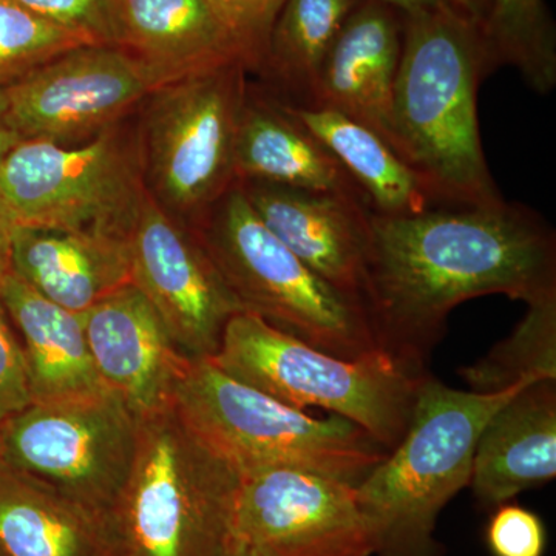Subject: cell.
Instances as JSON below:
<instances>
[{
    "label": "cell",
    "instance_id": "obj_1",
    "mask_svg": "<svg viewBox=\"0 0 556 556\" xmlns=\"http://www.w3.org/2000/svg\"><path fill=\"white\" fill-rule=\"evenodd\" d=\"M554 292L555 232L525 204L369 211L361 303L378 345L417 368L460 303L490 294L530 303Z\"/></svg>",
    "mask_w": 556,
    "mask_h": 556
},
{
    "label": "cell",
    "instance_id": "obj_2",
    "mask_svg": "<svg viewBox=\"0 0 556 556\" xmlns=\"http://www.w3.org/2000/svg\"><path fill=\"white\" fill-rule=\"evenodd\" d=\"M492 70L478 25L448 3L404 16L393 94L394 149L439 206L504 200L479 134V84Z\"/></svg>",
    "mask_w": 556,
    "mask_h": 556
},
{
    "label": "cell",
    "instance_id": "obj_3",
    "mask_svg": "<svg viewBox=\"0 0 556 556\" xmlns=\"http://www.w3.org/2000/svg\"><path fill=\"white\" fill-rule=\"evenodd\" d=\"M538 378L497 393L460 391L424 376L401 442L357 485L380 556H438L434 526L442 508L470 484L482 428Z\"/></svg>",
    "mask_w": 556,
    "mask_h": 556
},
{
    "label": "cell",
    "instance_id": "obj_4",
    "mask_svg": "<svg viewBox=\"0 0 556 556\" xmlns=\"http://www.w3.org/2000/svg\"><path fill=\"white\" fill-rule=\"evenodd\" d=\"M172 405L240 478L294 468L357 486L388 455L351 420L308 416L230 378L207 357L186 361Z\"/></svg>",
    "mask_w": 556,
    "mask_h": 556
},
{
    "label": "cell",
    "instance_id": "obj_5",
    "mask_svg": "<svg viewBox=\"0 0 556 556\" xmlns=\"http://www.w3.org/2000/svg\"><path fill=\"white\" fill-rule=\"evenodd\" d=\"M207 358L281 404L351 420L388 452L404 438L427 375L382 348L357 358L332 356L249 311L229 318L218 350Z\"/></svg>",
    "mask_w": 556,
    "mask_h": 556
},
{
    "label": "cell",
    "instance_id": "obj_6",
    "mask_svg": "<svg viewBox=\"0 0 556 556\" xmlns=\"http://www.w3.org/2000/svg\"><path fill=\"white\" fill-rule=\"evenodd\" d=\"M240 479L174 405L141 417L130 475L110 511L119 556H225Z\"/></svg>",
    "mask_w": 556,
    "mask_h": 556
},
{
    "label": "cell",
    "instance_id": "obj_7",
    "mask_svg": "<svg viewBox=\"0 0 556 556\" xmlns=\"http://www.w3.org/2000/svg\"><path fill=\"white\" fill-rule=\"evenodd\" d=\"M199 225L200 240L244 311L336 357L380 350L362 303L289 251L239 182L201 215Z\"/></svg>",
    "mask_w": 556,
    "mask_h": 556
},
{
    "label": "cell",
    "instance_id": "obj_8",
    "mask_svg": "<svg viewBox=\"0 0 556 556\" xmlns=\"http://www.w3.org/2000/svg\"><path fill=\"white\" fill-rule=\"evenodd\" d=\"M146 193L139 160L113 127L73 149L22 139L0 163V199L22 228L129 239Z\"/></svg>",
    "mask_w": 556,
    "mask_h": 556
},
{
    "label": "cell",
    "instance_id": "obj_9",
    "mask_svg": "<svg viewBox=\"0 0 556 556\" xmlns=\"http://www.w3.org/2000/svg\"><path fill=\"white\" fill-rule=\"evenodd\" d=\"M247 70L243 62H232L150 94L142 163L161 206L200 219L236 185Z\"/></svg>",
    "mask_w": 556,
    "mask_h": 556
},
{
    "label": "cell",
    "instance_id": "obj_10",
    "mask_svg": "<svg viewBox=\"0 0 556 556\" xmlns=\"http://www.w3.org/2000/svg\"><path fill=\"white\" fill-rule=\"evenodd\" d=\"M139 417L118 394L35 404L0 424V459L110 514L130 475Z\"/></svg>",
    "mask_w": 556,
    "mask_h": 556
},
{
    "label": "cell",
    "instance_id": "obj_11",
    "mask_svg": "<svg viewBox=\"0 0 556 556\" xmlns=\"http://www.w3.org/2000/svg\"><path fill=\"white\" fill-rule=\"evenodd\" d=\"M166 86L116 46H84L5 87L9 123L21 139L73 141L100 134Z\"/></svg>",
    "mask_w": 556,
    "mask_h": 556
},
{
    "label": "cell",
    "instance_id": "obj_12",
    "mask_svg": "<svg viewBox=\"0 0 556 556\" xmlns=\"http://www.w3.org/2000/svg\"><path fill=\"white\" fill-rule=\"evenodd\" d=\"M131 285L159 313L186 357L214 356L223 329L244 311L199 233L146 193L129 233Z\"/></svg>",
    "mask_w": 556,
    "mask_h": 556
},
{
    "label": "cell",
    "instance_id": "obj_13",
    "mask_svg": "<svg viewBox=\"0 0 556 556\" xmlns=\"http://www.w3.org/2000/svg\"><path fill=\"white\" fill-rule=\"evenodd\" d=\"M230 540L278 556L375 554L357 486L294 468L240 479Z\"/></svg>",
    "mask_w": 556,
    "mask_h": 556
},
{
    "label": "cell",
    "instance_id": "obj_14",
    "mask_svg": "<svg viewBox=\"0 0 556 556\" xmlns=\"http://www.w3.org/2000/svg\"><path fill=\"white\" fill-rule=\"evenodd\" d=\"M83 321L94 367L139 419L172 404L189 357L134 285L91 306Z\"/></svg>",
    "mask_w": 556,
    "mask_h": 556
},
{
    "label": "cell",
    "instance_id": "obj_15",
    "mask_svg": "<svg viewBox=\"0 0 556 556\" xmlns=\"http://www.w3.org/2000/svg\"><path fill=\"white\" fill-rule=\"evenodd\" d=\"M266 228L314 273L361 302L369 204L328 193L237 181Z\"/></svg>",
    "mask_w": 556,
    "mask_h": 556
},
{
    "label": "cell",
    "instance_id": "obj_16",
    "mask_svg": "<svg viewBox=\"0 0 556 556\" xmlns=\"http://www.w3.org/2000/svg\"><path fill=\"white\" fill-rule=\"evenodd\" d=\"M402 38L404 14L362 0L329 51L309 104L339 110L394 149L393 94Z\"/></svg>",
    "mask_w": 556,
    "mask_h": 556
},
{
    "label": "cell",
    "instance_id": "obj_17",
    "mask_svg": "<svg viewBox=\"0 0 556 556\" xmlns=\"http://www.w3.org/2000/svg\"><path fill=\"white\" fill-rule=\"evenodd\" d=\"M110 13L115 46L166 86L232 62L244 64L206 0H110Z\"/></svg>",
    "mask_w": 556,
    "mask_h": 556
},
{
    "label": "cell",
    "instance_id": "obj_18",
    "mask_svg": "<svg viewBox=\"0 0 556 556\" xmlns=\"http://www.w3.org/2000/svg\"><path fill=\"white\" fill-rule=\"evenodd\" d=\"M556 477V380L529 383L482 428L470 484L482 506L506 503Z\"/></svg>",
    "mask_w": 556,
    "mask_h": 556
},
{
    "label": "cell",
    "instance_id": "obj_19",
    "mask_svg": "<svg viewBox=\"0 0 556 556\" xmlns=\"http://www.w3.org/2000/svg\"><path fill=\"white\" fill-rule=\"evenodd\" d=\"M0 305L20 338L31 402L51 404L112 391L94 367L83 314L50 302L13 270L0 281Z\"/></svg>",
    "mask_w": 556,
    "mask_h": 556
},
{
    "label": "cell",
    "instance_id": "obj_20",
    "mask_svg": "<svg viewBox=\"0 0 556 556\" xmlns=\"http://www.w3.org/2000/svg\"><path fill=\"white\" fill-rule=\"evenodd\" d=\"M11 270L50 302L84 314L131 283L129 239L17 226Z\"/></svg>",
    "mask_w": 556,
    "mask_h": 556
},
{
    "label": "cell",
    "instance_id": "obj_21",
    "mask_svg": "<svg viewBox=\"0 0 556 556\" xmlns=\"http://www.w3.org/2000/svg\"><path fill=\"white\" fill-rule=\"evenodd\" d=\"M7 556H119L112 517L0 459Z\"/></svg>",
    "mask_w": 556,
    "mask_h": 556
},
{
    "label": "cell",
    "instance_id": "obj_22",
    "mask_svg": "<svg viewBox=\"0 0 556 556\" xmlns=\"http://www.w3.org/2000/svg\"><path fill=\"white\" fill-rule=\"evenodd\" d=\"M236 178L369 204L339 161L313 135L278 104L251 100L248 93L237 130Z\"/></svg>",
    "mask_w": 556,
    "mask_h": 556
},
{
    "label": "cell",
    "instance_id": "obj_23",
    "mask_svg": "<svg viewBox=\"0 0 556 556\" xmlns=\"http://www.w3.org/2000/svg\"><path fill=\"white\" fill-rule=\"evenodd\" d=\"M281 112L329 150L379 214H419L438 207L426 182L376 131L339 110L277 102Z\"/></svg>",
    "mask_w": 556,
    "mask_h": 556
},
{
    "label": "cell",
    "instance_id": "obj_24",
    "mask_svg": "<svg viewBox=\"0 0 556 556\" xmlns=\"http://www.w3.org/2000/svg\"><path fill=\"white\" fill-rule=\"evenodd\" d=\"M362 0H287L270 28L262 67L309 104L321 68L350 14Z\"/></svg>",
    "mask_w": 556,
    "mask_h": 556
},
{
    "label": "cell",
    "instance_id": "obj_25",
    "mask_svg": "<svg viewBox=\"0 0 556 556\" xmlns=\"http://www.w3.org/2000/svg\"><path fill=\"white\" fill-rule=\"evenodd\" d=\"M479 30L493 70L511 65L540 94L555 89V28L544 0H492Z\"/></svg>",
    "mask_w": 556,
    "mask_h": 556
},
{
    "label": "cell",
    "instance_id": "obj_26",
    "mask_svg": "<svg viewBox=\"0 0 556 556\" xmlns=\"http://www.w3.org/2000/svg\"><path fill=\"white\" fill-rule=\"evenodd\" d=\"M515 331L489 356L460 369L477 393H497L525 378L556 380V292L527 303Z\"/></svg>",
    "mask_w": 556,
    "mask_h": 556
},
{
    "label": "cell",
    "instance_id": "obj_27",
    "mask_svg": "<svg viewBox=\"0 0 556 556\" xmlns=\"http://www.w3.org/2000/svg\"><path fill=\"white\" fill-rule=\"evenodd\" d=\"M84 46L97 43L11 0H0V86H10L31 70Z\"/></svg>",
    "mask_w": 556,
    "mask_h": 556
},
{
    "label": "cell",
    "instance_id": "obj_28",
    "mask_svg": "<svg viewBox=\"0 0 556 556\" xmlns=\"http://www.w3.org/2000/svg\"><path fill=\"white\" fill-rule=\"evenodd\" d=\"M236 40L248 70L262 67L270 28L287 0H206Z\"/></svg>",
    "mask_w": 556,
    "mask_h": 556
},
{
    "label": "cell",
    "instance_id": "obj_29",
    "mask_svg": "<svg viewBox=\"0 0 556 556\" xmlns=\"http://www.w3.org/2000/svg\"><path fill=\"white\" fill-rule=\"evenodd\" d=\"M35 16L86 36L91 42L115 46L110 0H11Z\"/></svg>",
    "mask_w": 556,
    "mask_h": 556
},
{
    "label": "cell",
    "instance_id": "obj_30",
    "mask_svg": "<svg viewBox=\"0 0 556 556\" xmlns=\"http://www.w3.org/2000/svg\"><path fill=\"white\" fill-rule=\"evenodd\" d=\"M486 544L493 556H543L546 529L533 511L504 506L497 508L486 527Z\"/></svg>",
    "mask_w": 556,
    "mask_h": 556
},
{
    "label": "cell",
    "instance_id": "obj_31",
    "mask_svg": "<svg viewBox=\"0 0 556 556\" xmlns=\"http://www.w3.org/2000/svg\"><path fill=\"white\" fill-rule=\"evenodd\" d=\"M31 404L20 338L0 305V424Z\"/></svg>",
    "mask_w": 556,
    "mask_h": 556
},
{
    "label": "cell",
    "instance_id": "obj_32",
    "mask_svg": "<svg viewBox=\"0 0 556 556\" xmlns=\"http://www.w3.org/2000/svg\"><path fill=\"white\" fill-rule=\"evenodd\" d=\"M17 226L7 208L3 200L0 199V281L7 274L11 273V247H13L14 230Z\"/></svg>",
    "mask_w": 556,
    "mask_h": 556
},
{
    "label": "cell",
    "instance_id": "obj_33",
    "mask_svg": "<svg viewBox=\"0 0 556 556\" xmlns=\"http://www.w3.org/2000/svg\"><path fill=\"white\" fill-rule=\"evenodd\" d=\"M22 139L17 137L16 131L11 129L9 123V98H7L5 87L0 86V163L5 159L17 142Z\"/></svg>",
    "mask_w": 556,
    "mask_h": 556
},
{
    "label": "cell",
    "instance_id": "obj_34",
    "mask_svg": "<svg viewBox=\"0 0 556 556\" xmlns=\"http://www.w3.org/2000/svg\"><path fill=\"white\" fill-rule=\"evenodd\" d=\"M460 16L481 27L489 14L492 0H445Z\"/></svg>",
    "mask_w": 556,
    "mask_h": 556
},
{
    "label": "cell",
    "instance_id": "obj_35",
    "mask_svg": "<svg viewBox=\"0 0 556 556\" xmlns=\"http://www.w3.org/2000/svg\"><path fill=\"white\" fill-rule=\"evenodd\" d=\"M375 2L391 7V9L404 14V16L417 13V11L434 9V7L441 5V3H447L445 0H375Z\"/></svg>",
    "mask_w": 556,
    "mask_h": 556
},
{
    "label": "cell",
    "instance_id": "obj_36",
    "mask_svg": "<svg viewBox=\"0 0 556 556\" xmlns=\"http://www.w3.org/2000/svg\"><path fill=\"white\" fill-rule=\"evenodd\" d=\"M225 556H278L268 548L251 546V544L240 543V541L230 540L228 552Z\"/></svg>",
    "mask_w": 556,
    "mask_h": 556
},
{
    "label": "cell",
    "instance_id": "obj_37",
    "mask_svg": "<svg viewBox=\"0 0 556 556\" xmlns=\"http://www.w3.org/2000/svg\"><path fill=\"white\" fill-rule=\"evenodd\" d=\"M0 556H7L5 552H3L2 548H0Z\"/></svg>",
    "mask_w": 556,
    "mask_h": 556
},
{
    "label": "cell",
    "instance_id": "obj_38",
    "mask_svg": "<svg viewBox=\"0 0 556 556\" xmlns=\"http://www.w3.org/2000/svg\"><path fill=\"white\" fill-rule=\"evenodd\" d=\"M356 556H364V555H356Z\"/></svg>",
    "mask_w": 556,
    "mask_h": 556
}]
</instances>
